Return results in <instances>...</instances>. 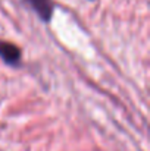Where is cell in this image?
<instances>
[{
    "label": "cell",
    "mask_w": 150,
    "mask_h": 151,
    "mask_svg": "<svg viewBox=\"0 0 150 151\" xmlns=\"http://www.w3.org/2000/svg\"><path fill=\"white\" fill-rule=\"evenodd\" d=\"M30 9H33L37 16L44 21V22H49L51 19V15H53V9H54V4L51 0H22Z\"/></svg>",
    "instance_id": "6da1fadb"
},
{
    "label": "cell",
    "mask_w": 150,
    "mask_h": 151,
    "mask_svg": "<svg viewBox=\"0 0 150 151\" xmlns=\"http://www.w3.org/2000/svg\"><path fill=\"white\" fill-rule=\"evenodd\" d=\"M0 57L6 65L18 66L21 63V50L15 44L0 40Z\"/></svg>",
    "instance_id": "7a4b0ae2"
}]
</instances>
